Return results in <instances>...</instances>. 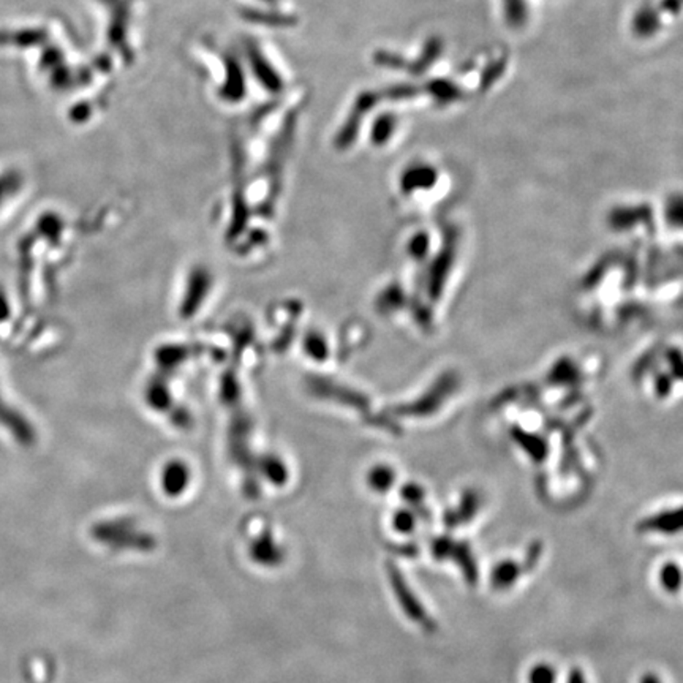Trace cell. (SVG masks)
<instances>
[{"instance_id": "6da1fadb", "label": "cell", "mask_w": 683, "mask_h": 683, "mask_svg": "<svg viewBox=\"0 0 683 683\" xmlns=\"http://www.w3.org/2000/svg\"><path fill=\"white\" fill-rule=\"evenodd\" d=\"M637 530L641 533H661V535H678L683 531V508L655 514L644 519Z\"/></svg>"}, {"instance_id": "277c9868", "label": "cell", "mask_w": 683, "mask_h": 683, "mask_svg": "<svg viewBox=\"0 0 683 683\" xmlns=\"http://www.w3.org/2000/svg\"><path fill=\"white\" fill-rule=\"evenodd\" d=\"M450 559H453L459 565L468 584L475 585L478 582V567H476L474 552L470 550V544L454 541Z\"/></svg>"}, {"instance_id": "8992f818", "label": "cell", "mask_w": 683, "mask_h": 683, "mask_svg": "<svg viewBox=\"0 0 683 683\" xmlns=\"http://www.w3.org/2000/svg\"><path fill=\"white\" fill-rule=\"evenodd\" d=\"M528 683H555L557 671L550 663H538L528 671Z\"/></svg>"}, {"instance_id": "30bf717a", "label": "cell", "mask_w": 683, "mask_h": 683, "mask_svg": "<svg viewBox=\"0 0 683 683\" xmlns=\"http://www.w3.org/2000/svg\"><path fill=\"white\" fill-rule=\"evenodd\" d=\"M567 683H587V678H585L584 672L581 671L579 667H574L568 674Z\"/></svg>"}, {"instance_id": "3957f363", "label": "cell", "mask_w": 683, "mask_h": 683, "mask_svg": "<svg viewBox=\"0 0 683 683\" xmlns=\"http://www.w3.org/2000/svg\"><path fill=\"white\" fill-rule=\"evenodd\" d=\"M524 567L518 561L503 560L496 563L491 572V585L496 590H507L513 587L518 579L524 574Z\"/></svg>"}, {"instance_id": "52a82bcc", "label": "cell", "mask_w": 683, "mask_h": 683, "mask_svg": "<svg viewBox=\"0 0 683 683\" xmlns=\"http://www.w3.org/2000/svg\"><path fill=\"white\" fill-rule=\"evenodd\" d=\"M453 546H454V541H453L451 538H438L437 541H435L432 546L433 555H435L437 559H440V560H442V559H443V560L444 559H450Z\"/></svg>"}, {"instance_id": "5b68a950", "label": "cell", "mask_w": 683, "mask_h": 683, "mask_svg": "<svg viewBox=\"0 0 683 683\" xmlns=\"http://www.w3.org/2000/svg\"><path fill=\"white\" fill-rule=\"evenodd\" d=\"M660 582L661 587L669 592V593H676L678 590L682 589L683 585V570L680 565H678L676 561H667L660 571Z\"/></svg>"}, {"instance_id": "7a4b0ae2", "label": "cell", "mask_w": 683, "mask_h": 683, "mask_svg": "<svg viewBox=\"0 0 683 683\" xmlns=\"http://www.w3.org/2000/svg\"><path fill=\"white\" fill-rule=\"evenodd\" d=\"M392 582H394V589L398 592L399 602L402 603L405 613L409 614L410 617L418 622V624H421V625L426 626V628H432V620H429L426 611L422 609L420 602L410 592L409 587L403 582L398 571H394Z\"/></svg>"}, {"instance_id": "9c48e42d", "label": "cell", "mask_w": 683, "mask_h": 683, "mask_svg": "<svg viewBox=\"0 0 683 683\" xmlns=\"http://www.w3.org/2000/svg\"><path fill=\"white\" fill-rule=\"evenodd\" d=\"M413 518H411V514L409 513H400L398 516V519H396V527H398L399 530L402 531V533H409L411 528H413Z\"/></svg>"}, {"instance_id": "ba28073f", "label": "cell", "mask_w": 683, "mask_h": 683, "mask_svg": "<svg viewBox=\"0 0 683 683\" xmlns=\"http://www.w3.org/2000/svg\"><path fill=\"white\" fill-rule=\"evenodd\" d=\"M541 552H543V546H541V543H538L537 541V543L530 544V548L527 550L526 560L522 563L524 571H530V570L535 568L538 560H539V557H541Z\"/></svg>"}, {"instance_id": "8fae6325", "label": "cell", "mask_w": 683, "mask_h": 683, "mask_svg": "<svg viewBox=\"0 0 683 683\" xmlns=\"http://www.w3.org/2000/svg\"><path fill=\"white\" fill-rule=\"evenodd\" d=\"M639 683H661V678L654 672H648V674H644Z\"/></svg>"}]
</instances>
